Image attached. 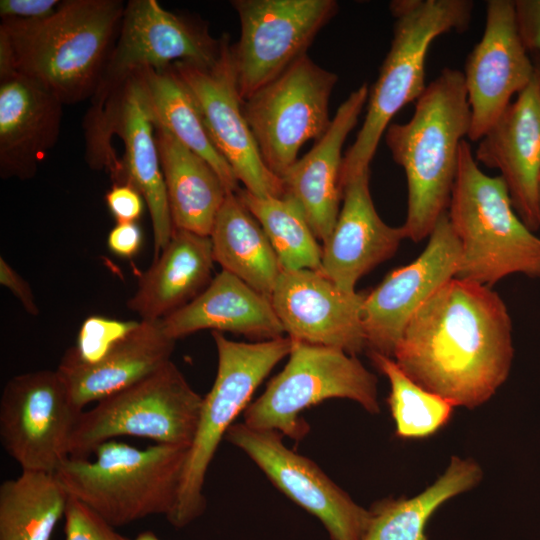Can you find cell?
Masks as SVG:
<instances>
[{
  "label": "cell",
  "mask_w": 540,
  "mask_h": 540,
  "mask_svg": "<svg viewBox=\"0 0 540 540\" xmlns=\"http://www.w3.org/2000/svg\"><path fill=\"white\" fill-rule=\"evenodd\" d=\"M125 540H160L156 534H154L151 531H144L142 533H139L134 538H125Z\"/></svg>",
  "instance_id": "41"
},
{
  "label": "cell",
  "mask_w": 540,
  "mask_h": 540,
  "mask_svg": "<svg viewBox=\"0 0 540 540\" xmlns=\"http://www.w3.org/2000/svg\"><path fill=\"white\" fill-rule=\"evenodd\" d=\"M63 103L19 73L0 77V176L28 180L56 144Z\"/></svg>",
  "instance_id": "23"
},
{
  "label": "cell",
  "mask_w": 540,
  "mask_h": 540,
  "mask_svg": "<svg viewBox=\"0 0 540 540\" xmlns=\"http://www.w3.org/2000/svg\"><path fill=\"white\" fill-rule=\"evenodd\" d=\"M447 213L461 248L455 277L491 288L510 274L540 278V238L514 210L502 177L479 168L465 139Z\"/></svg>",
  "instance_id": "4"
},
{
  "label": "cell",
  "mask_w": 540,
  "mask_h": 540,
  "mask_svg": "<svg viewBox=\"0 0 540 540\" xmlns=\"http://www.w3.org/2000/svg\"><path fill=\"white\" fill-rule=\"evenodd\" d=\"M519 36L531 56H540V0H515Z\"/></svg>",
  "instance_id": "37"
},
{
  "label": "cell",
  "mask_w": 540,
  "mask_h": 540,
  "mask_svg": "<svg viewBox=\"0 0 540 540\" xmlns=\"http://www.w3.org/2000/svg\"><path fill=\"white\" fill-rule=\"evenodd\" d=\"M140 72L154 127L163 128L207 161L226 190L236 193L240 189L239 181L211 141L197 103L173 65Z\"/></svg>",
  "instance_id": "30"
},
{
  "label": "cell",
  "mask_w": 540,
  "mask_h": 540,
  "mask_svg": "<svg viewBox=\"0 0 540 540\" xmlns=\"http://www.w3.org/2000/svg\"><path fill=\"white\" fill-rule=\"evenodd\" d=\"M463 75L471 112L467 137L477 142L536 75L518 33L514 1L486 2L484 32L466 59Z\"/></svg>",
  "instance_id": "18"
},
{
  "label": "cell",
  "mask_w": 540,
  "mask_h": 540,
  "mask_svg": "<svg viewBox=\"0 0 540 540\" xmlns=\"http://www.w3.org/2000/svg\"><path fill=\"white\" fill-rule=\"evenodd\" d=\"M392 358L414 382L455 407H479L511 371L507 306L491 287L453 277L414 312Z\"/></svg>",
  "instance_id": "1"
},
{
  "label": "cell",
  "mask_w": 540,
  "mask_h": 540,
  "mask_svg": "<svg viewBox=\"0 0 540 540\" xmlns=\"http://www.w3.org/2000/svg\"><path fill=\"white\" fill-rule=\"evenodd\" d=\"M59 0H1V19L38 20L53 15L61 6Z\"/></svg>",
  "instance_id": "38"
},
{
  "label": "cell",
  "mask_w": 540,
  "mask_h": 540,
  "mask_svg": "<svg viewBox=\"0 0 540 540\" xmlns=\"http://www.w3.org/2000/svg\"><path fill=\"white\" fill-rule=\"evenodd\" d=\"M161 325L174 340L203 329L266 340L285 333L270 297L224 270L191 302L162 319Z\"/></svg>",
  "instance_id": "25"
},
{
  "label": "cell",
  "mask_w": 540,
  "mask_h": 540,
  "mask_svg": "<svg viewBox=\"0 0 540 540\" xmlns=\"http://www.w3.org/2000/svg\"><path fill=\"white\" fill-rule=\"evenodd\" d=\"M138 323L103 316H90L80 328L77 344L70 349L81 361L96 362Z\"/></svg>",
  "instance_id": "34"
},
{
  "label": "cell",
  "mask_w": 540,
  "mask_h": 540,
  "mask_svg": "<svg viewBox=\"0 0 540 540\" xmlns=\"http://www.w3.org/2000/svg\"><path fill=\"white\" fill-rule=\"evenodd\" d=\"M236 193L262 226L282 270L321 269L322 247L295 200L259 197L246 189Z\"/></svg>",
  "instance_id": "32"
},
{
  "label": "cell",
  "mask_w": 540,
  "mask_h": 540,
  "mask_svg": "<svg viewBox=\"0 0 540 540\" xmlns=\"http://www.w3.org/2000/svg\"><path fill=\"white\" fill-rule=\"evenodd\" d=\"M374 366L387 377V403L395 423V435L402 440L426 439L450 421L454 405L414 382L389 356L368 352Z\"/></svg>",
  "instance_id": "33"
},
{
  "label": "cell",
  "mask_w": 540,
  "mask_h": 540,
  "mask_svg": "<svg viewBox=\"0 0 540 540\" xmlns=\"http://www.w3.org/2000/svg\"><path fill=\"white\" fill-rule=\"evenodd\" d=\"M240 38L230 53L242 101L303 56L337 14L335 0H234Z\"/></svg>",
  "instance_id": "12"
},
{
  "label": "cell",
  "mask_w": 540,
  "mask_h": 540,
  "mask_svg": "<svg viewBox=\"0 0 540 540\" xmlns=\"http://www.w3.org/2000/svg\"><path fill=\"white\" fill-rule=\"evenodd\" d=\"M0 284L11 291L28 314H39V307L29 283L3 257H0Z\"/></svg>",
  "instance_id": "39"
},
{
  "label": "cell",
  "mask_w": 540,
  "mask_h": 540,
  "mask_svg": "<svg viewBox=\"0 0 540 540\" xmlns=\"http://www.w3.org/2000/svg\"><path fill=\"white\" fill-rule=\"evenodd\" d=\"M532 60H533V63H534V66H535V70H536V73L540 79V56H531Z\"/></svg>",
  "instance_id": "42"
},
{
  "label": "cell",
  "mask_w": 540,
  "mask_h": 540,
  "mask_svg": "<svg viewBox=\"0 0 540 540\" xmlns=\"http://www.w3.org/2000/svg\"><path fill=\"white\" fill-rule=\"evenodd\" d=\"M366 294L342 289L319 270H282L270 300L291 340L356 356L366 349Z\"/></svg>",
  "instance_id": "19"
},
{
  "label": "cell",
  "mask_w": 540,
  "mask_h": 540,
  "mask_svg": "<svg viewBox=\"0 0 540 540\" xmlns=\"http://www.w3.org/2000/svg\"><path fill=\"white\" fill-rule=\"evenodd\" d=\"M220 41L213 64L179 61L173 67L193 95L211 141L244 189L259 197H282V180L265 165L243 113L229 37Z\"/></svg>",
  "instance_id": "15"
},
{
  "label": "cell",
  "mask_w": 540,
  "mask_h": 540,
  "mask_svg": "<svg viewBox=\"0 0 540 540\" xmlns=\"http://www.w3.org/2000/svg\"><path fill=\"white\" fill-rule=\"evenodd\" d=\"M189 446L141 449L114 440L98 445L93 459L67 458L55 472L69 496L112 527L173 512Z\"/></svg>",
  "instance_id": "5"
},
{
  "label": "cell",
  "mask_w": 540,
  "mask_h": 540,
  "mask_svg": "<svg viewBox=\"0 0 540 540\" xmlns=\"http://www.w3.org/2000/svg\"><path fill=\"white\" fill-rule=\"evenodd\" d=\"M202 400L171 360L83 411L73 432L69 457L88 458L98 445L120 436L190 447Z\"/></svg>",
  "instance_id": "9"
},
{
  "label": "cell",
  "mask_w": 540,
  "mask_h": 540,
  "mask_svg": "<svg viewBox=\"0 0 540 540\" xmlns=\"http://www.w3.org/2000/svg\"><path fill=\"white\" fill-rule=\"evenodd\" d=\"M285 367L244 410V423L273 430L294 440L309 431L300 414L334 398L352 400L378 414L377 377L355 355L343 350L292 340Z\"/></svg>",
  "instance_id": "8"
},
{
  "label": "cell",
  "mask_w": 540,
  "mask_h": 540,
  "mask_svg": "<svg viewBox=\"0 0 540 540\" xmlns=\"http://www.w3.org/2000/svg\"><path fill=\"white\" fill-rule=\"evenodd\" d=\"M173 227L209 236L229 193L216 171L169 132L155 127Z\"/></svg>",
  "instance_id": "27"
},
{
  "label": "cell",
  "mask_w": 540,
  "mask_h": 540,
  "mask_svg": "<svg viewBox=\"0 0 540 540\" xmlns=\"http://www.w3.org/2000/svg\"><path fill=\"white\" fill-rule=\"evenodd\" d=\"M176 340L164 332L161 320L143 321L102 358L81 361L69 348L56 369L81 410L151 375L171 361Z\"/></svg>",
  "instance_id": "24"
},
{
  "label": "cell",
  "mask_w": 540,
  "mask_h": 540,
  "mask_svg": "<svg viewBox=\"0 0 540 540\" xmlns=\"http://www.w3.org/2000/svg\"><path fill=\"white\" fill-rule=\"evenodd\" d=\"M84 129L86 160L94 169L107 170L117 163L112 135L122 139L124 155L113 184H129L143 197L151 218L156 258L169 243L174 227L140 71L127 79L99 115L84 124Z\"/></svg>",
  "instance_id": "10"
},
{
  "label": "cell",
  "mask_w": 540,
  "mask_h": 540,
  "mask_svg": "<svg viewBox=\"0 0 540 540\" xmlns=\"http://www.w3.org/2000/svg\"><path fill=\"white\" fill-rule=\"evenodd\" d=\"M338 75L303 56L243 101V113L265 165L281 176L300 148L328 130L329 101Z\"/></svg>",
  "instance_id": "11"
},
{
  "label": "cell",
  "mask_w": 540,
  "mask_h": 540,
  "mask_svg": "<svg viewBox=\"0 0 540 540\" xmlns=\"http://www.w3.org/2000/svg\"><path fill=\"white\" fill-rule=\"evenodd\" d=\"M475 160L498 169L514 210L533 232L540 228V79L516 96L479 140Z\"/></svg>",
  "instance_id": "20"
},
{
  "label": "cell",
  "mask_w": 540,
  "mask_h": 540,
  "mask_svg": "<svg viewBox=\"0 0 540 540\" xmlns=\"http://www.w3.org/2000/svg\"><path fill=\"white\" fill-rule=\"evenodd\" d=\"M209 236L173 229L169 243L138 278L127 307L143 321H159L196 298L211 282Z\"/></svg>",
  "instance_id": "26"
},
{
  "label": "cell",
  "mask_w": 540,
  "mask_h": 540,
  "mask_svg": "<svg viewBox=\"0 0 540 540\" xmlns=\"http://www.w3.org/2000/svg\"><path fill=\"white\" fill-rule=\"evenodd\" d=\"M368 96L366 83L352 91L338 107L326 133L281 176L284 195L297 202L314 235L323 243L340 212L343 145Z\"/></svg>",
  "instance_id": "22"
},
{
  "label": "cell",
  "mask_w": 540,
  "mask_h": 540,
  "mask_svg": "<svg viewBox=\"0 0 540 540\" xmlns=\"http://www.w3.org/2000/svg\"><path fill=\"white\" fill-rule=\"evenodd\" d=\"M109 249L116 255L130 258L140 249L142 232L136 223H116L107 238Z\"/></svg>",
  "instance_id": "40"
},
{
  "label": "cell",
  "mask_w": 540,
  "mask_h": 540,
  "mask_svg": "<svg viewBox=\"0 0 540 540\" xmlns=\"http://www.w3.org/2000/svg\"><path fill=\"white\" fill-rule=\"evenodd\" d=\"M82 412L57 370L16 375L0 399L3 448L22 470L55 473L70 456Z\"/></svg>",
  "instance_id": "14"
},
{
  "label": "cell",
  "mask_w": 540,
  "mask_h": 540,
  "mask_svg": "<svg viewBox=\"0 0 540 540\" xmlns=\"http://www.w3.org/2000/svg\"><path fill=\"white\" fill-rule=\"evenodd\" d=\"M120 0H68L38 20L3 19L0 77L32 78L65 104L91 99L119 34Z\"/></svg>",
  "instance_id": "2"
},
{
  "label": "cell",
  "mask_w": 540,
  "mask_h": 540,
  "mask_svg": "<svg viewBox=\"0 0 540 540\" xmlns=\"http://www.w3.org/2000/svg\"><path fill=\"white\" fill-rule=\"evenodd\" d=\"M105 199L117 223H136L143 212L145 201L141 194L129 184H113Z\"/></svg>",
  "instance_id": "36"
},
{
  "label": "cell",
  "mask_w": 540,
  "mask_h": 540,
  "mask_svg": "<svg viewBox=\"0 0 540 540\" xmlns=\"http://www.w3.org/2000/svg\"><path fill=\"white\" fill-rule=\"evenodd\" d=\"M283 435L234 423L225 439L242 450L288 498L314 515L331 540H362L370 512L309 458L289 449Z\"/></svg>",
  "instance_id": "16"
},
{
  "label": "cell",
  "mask_w": 540,
  "mask_h": 540,
  "mask_svg": "<svg viewBox=\"0 0 540 540\" xmlns=\"http://www.w3.org/2000/svg\"><path fill=\"white\" fill-rule=\"evenodd\" d=\"M482 477V468L474 459L453 456L444 473L419 494L372 504L362 540H427L426 526L435 511L475 487Z\"/></svg>",
  "instance_id": "29"
},
{
  "label": "cell",
  "mask_w": 540,
  "mask_h": 540,
  "mask_svg": "<svg viewBox=\"0 0 540 540\" xmlns=\"http://www.w3.org/2000/svg\"><path fill=\"white\" fill-rule=\"evenodd\" d=\"M471 112L464 75L445 67L417 99L412 117L391 123L385 142L407 181L405 237H429L448 210L455 183L459 148L468 136Z\"/></svg>",
  "instance_id": "3"
},
{
  "label": "cell",
  "mask_w": 540,
  "mask_h": 540,
  "mask_svg": "<svg viewBox=\"0 0 540 540\" xmlns=\"http://www.w3.org/2000/svg\"><path fill=\"white\" fill-rule=\"evenodd\" d=\"M68 500L55 473L22 470L0 486V540H50Z\"/></svg>",
  "instance_id": "31"
},
{
  "label": "cell",
  "mask_w": 540,
  "mask_h": 540,
  "mask_svg": "<svg viewBox=\"0 0 540 540\" xmlns=\"http://www.w3.org/2000/svg\"><path fill=\"white\" fill-rule=\"evenodd\" d=\"M369 175L370 170L342 183V207L322 247L319 271L346 291H356L357 282L390 259L406 238L402 226H389L380 218L370 194Z\"/></svg>",
  "instance_id": "21"
},
{
  "label": "cell",
  "mask_w": 540,
  "mask_h": 540,
  "mask_svg": "<svg viewBox=\"0 0 540 540\" xmlns=\"http://www.w3.org/2000/svg\"><path fill=\"white\" fill-rule=\"evenodd\" d=\"M212 337L218 355L217 374L212 388L203 397L177 502L166 518L175 528L185 527L204 512L205 477L221 440L236 417L250 404L261 382L289 355L292 347L288 336L255 343L232 341L217 331H213Z\"/></svg>",
  "instance_id": "7"
},
{
  "label": "cell",
  "mask_w": 540,
  "mask_h": 540,
  "mask_svg": "<svg viewBox=\"0 0 540 540\" xmlns=\"http://www.w3.org/2000/svg\"><path fill=\"white\" fill-rule=\"evenodd\" d=\"M470 0H393L390 49L369 91L367 111L355 141L343 159L341 184L370 170L379 142L392 118L422 95L425 61L432 42L442 34L465 31L471 22Z\"/></svg>",
  "instance_id": "6"
},
{
  "label": "cell",
  "mask_w": 540,
  "mask_h": 540,
  "mask_svg": "<svg viewBox=\"0 0 540 540\" xmlns=\"http://www.w3.org/2000/svg\"><path fill=\"white\" fill-rule=\"evenodd\" d=\"M539 206H540V183H539Z\"/></svg>",
  "instance_id": "43"
},
{
  "label": "cell",
  "mask_w": 540,
  "mask_h": 540,
  "mask_svg": "<svg viewBox=\"0 0 540 540\" xmlns=\"http://www.w3.org/2000/svg\"><path fill=\"white\" fill-rule=\"evenodd\" d=\"M421 254L396 268L366 294L362 323L366 350L393 357L402 332L423 302L455 277L461 254L447 211L441 215Z\"/></svg>",
  "instance_id": "17"
},
{
  "label": "cell",
  "mask_w": 540,
  "mask_h": 540,
  "mask_svg": "<svg viewBox=\"0 0 540 540\" xmlns=\"http://www.w3.org/2000/svg\"><path fill=\"white\" fill-rule=\"evenodd\" d=\"M220 50L221 41L204 24L162 8L157 0L128 1L85 119L98 115L134 73L179 61L210 65Z\"/></svg>",
  "instance_id": "13"
},
{
  "label": "cell",
  "mask_w": 540,
  "mask_h": 540,
  "mask_svg": "<svg viewBox=\"0 0 540 540\" xmlns=\"http://www.w3.org/2000/svg\"><path fill=\"white\" fill-rule=\"evenodd\" d=\"M64 517L65 540H125L114 527L71 496Z\"/></svg>",
  "instance_id": "35"
},
{
  "label": "cell",
  "mask_w": 540,
  "mask_h": 540,
  "mask_svg": "<svg viewBox=\"0 0 540 540\" xmlns=\"http://www.w3.org/2000/svg\"><path fill=\"white\" fill-rule=\"evenodd\" d=\"M209 237L222 270L271 296L282 268L262 226L237 193L227 194Z\"/></svg>",
  "instance_id": "28"
}]
</instances>
